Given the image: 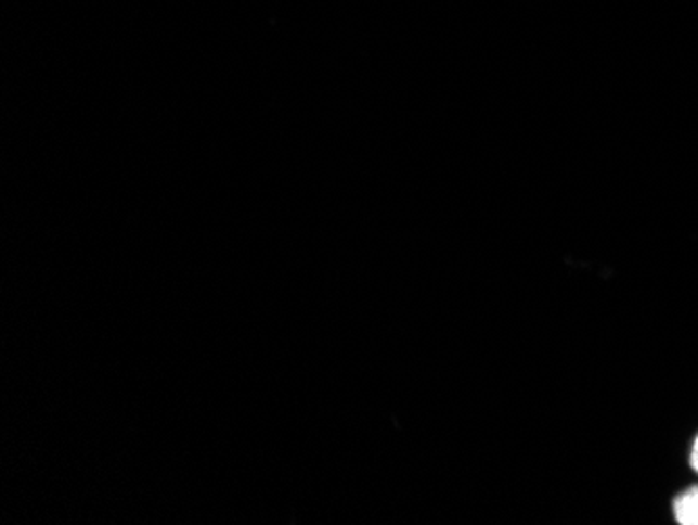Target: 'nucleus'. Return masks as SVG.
Listing matches in <instances>:
<instances>
[{"instance_id": "f257e3e1", "label": "nucleus", "mask_w": 698, "mask_h": 525, "mask_svg": "<svg viewBox=\"0 0 698 525\" xmlns=\"http://www.w3.org/2000/svg\"><path fill=\"white\" fill-rule=\"evenodd\" d=\"M673 517L680 525H698V486H690L675 497Z\"/></svg>"}, {"instance_id": "f03ea898", "label": "nucleus", "mask_w": 698, "mask_h": 525, "mask_svg": "<svg viewBox=\"0 0 698 525\" xmlns=\"http://www.w3.org/2000/svg\"><path fill=\"white\" fill-rule=\"evenodd\" d=\"M690 468L695 469V473H698V434L693 441V448H690Z\"/></svg>"}]
</instances>
